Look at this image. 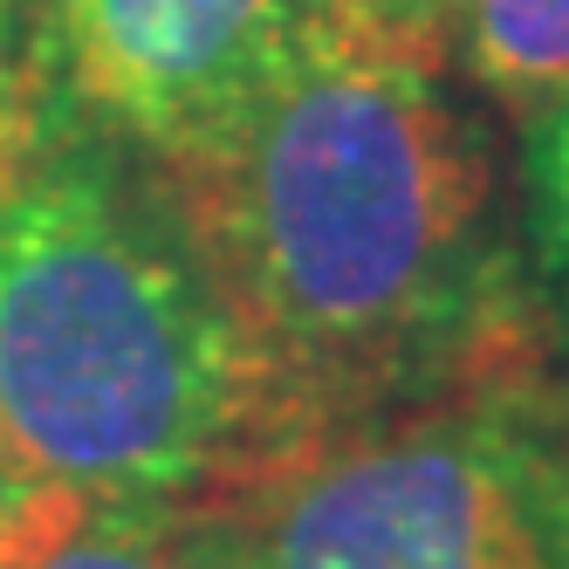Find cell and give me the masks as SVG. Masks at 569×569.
Masks as SVG:
<instances>
[{"label": "cell", "mask_w": 569, "mask_h": 569, "mask_svg": "<svg viewBox=\"0 0 569 569\" xmlns=\"http://www.w3.org/2000/svg\"><path fill=\"white\" fill-rule=\"evenodd\" d=\"M528 240L549 296L569 309V90L528 124Z\"/></svg>", "instance_id": "7"}, {"label": "cell", "mask_w": 569, "mask_h": 569, "mask_svg": "<svg viewBox=\"0 0 569 569\" xmlns=\"http://www.w3.org/2000/svg\"><path fill=\"white\" fill-rule=\"evenodd\" d=\"M158 186L316 432L528 357L501 322L487 144L385 34L309 49L158 158Z\"/></svg>", "instance_id": "1"}, {"label": "cell", "mask_w": 569, "mask_h": 569, "mask_svg": "<svg viewBox=\"0 0 569 569\" xmlns=\"http://www.w3.org/2000/svg\"><path fill=\"white\" fill-rule=\"evenodd\" d=\"M49 49L110 131L151 158L213 124L337 34H371L357 0H42Z\"/></svg>", "instance_id": "4"}, {"label": "cell", "mask_w": 569, "mask_h": 569, "mask_svg": "<svg viewBox=\"0 0 569 569\" xmlns=\"http://www.w3.org/2000/svg\"><path fill=\"white\" fill-rule=\"evenodd\" d=\"M34 144V117H21V124H0V179L14 172V158Z\"/></svg>", "instance_id": "11"}, {"label": "cell", "mask_w": 569, "mask_h": 569, "mask_svg": "<svg viewBox=\"0 0 569 569\" xmlns=\"http://www.w3.org/2000/svg\"><path fill=\"white\" fill-rule=\"evenodd\" d=\"M34 117L28 76H21V0H0V124Z\"/></svg>", "instance_id": "10"}, {"label": "cell", "mask_w": 569, "mask_h": 569, "mask_svg": "<svg viewBox=\"0 0 569 569\" xmlns=\"http://www.w3.org/2000/svg\"><path fill=\"white\" fill-rule=\"evenodd\" d=\"M446 49L501 110L542 117L569 90V0H467Z\"/></svg>", "instance_id": "5"}, {"label": "cell", "mask_w": 569, "mask_h": 569, "mask_svg": "<svg viewBox=\"0 0 569 569\" xmlns=\"http://www.w3.org/2000/svg\"><path fill=\"white\" fill-rule=\"evenodd\" d=\"M76 508L83 501H69L62 487H49L42 473H28L8 446H0V569H21Z\"/></svg>", "instance_id": "8"}, {"label": "cell", "mask_w": 569, "mask_h": 569, "mask_svg": "<svg viewBox=\"0 0 569 569\" xmlns=\"http://www.w3.org/2000/svg\"><path fill=\"white\" fill-rule=\"evenodd\" d=\"M309 439L172 192L34 138L0 179V446L83 508L213 515Z\"/></svg>", "instance_id": "2"}, {"label": "cell", "mask_w": 569, "mask_h": 569, "mask_svg": "<svg viewBox=\"0 0 569 569\" xmlns=\"http://www.w3.org/2000/svg\"><path fill=\"white\" fill-rule=\"evenodd\" d=\"M21 569H240L220 515L192 508H76Z\"/></svg>", "instance_id": "6"}, {"label": "cell", "mask_w": 569, "mask_h": 569, "mask_svg": "<svg viewBox=\"0 0 569 569\" xmlns=\"http://www.w3.org/2000/svg\"><path fill=\"white\" fill-rule=\"evenodd\" d=\"M213 515L240 569H569V432L515 357L316 432Z\"/></svg>", "instance_id": "3"}, {"label": "cell", "mask_w": 569, "mask_h": 569, "mask_svg": "<svg viewBox=\"0 0 569 569\" xmlns=\"http://www.w3.org/2000/svg\"><path fill=\"white\" fill-rule=\"evenodd\" d=\"M357 8H363V21H371V34H385V42L439 62L446 42H453V21H460L467 0H357Z\"/></svg>", "instance_id": "9"}]
</instances>
